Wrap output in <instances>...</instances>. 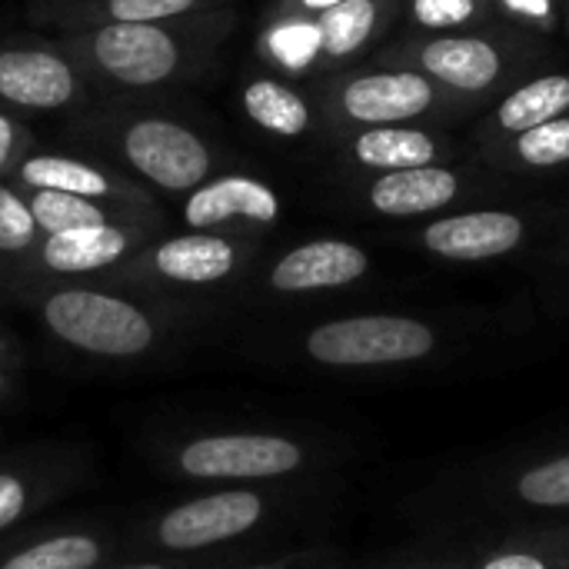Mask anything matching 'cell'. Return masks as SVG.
<instances>
[{
    "instance_id": "30bf717a",
    "label": "cell",
    "mask_w": 569,
    "mask_h": 569,
    "mask_svg": "<svg viewBox=\"0 0 569 569\" xmlns=\"http://www.w3.org/2000/svg\"><path fill=\"white\" fill-rule=\"evenodd\" d=\"M387 67H403L430 77L450 97H483L510 80L520 67V53L503 37L477 30L460 33H423L380 57Z\"/></svg>"
},
{
    "instance_id": "ba28073f",
    "label": "cell",
    "mask_w": 569,
    "mask_h": 569,
    "mask_svg": "<svg viewBox=\"0 0 569 569\" xmlns=\"http://www.w3.org/2000/svg\"><path fill=\"white\" fill-rule=\"evenodd\" d=\"M557 230L550 213L530 207H463L417 223L407 247L453 267H487L527 253Z\"/></svg>"
},
{
    "instance_id": "d6a6232c",
    "label": "cell",
    "mask_w": 569,
    "mask_h": 569,
    "mask_svg": "<svg viewBox=\"0 0 569 569\" xmlns=\"http://www.w3.org/2000/svg\"><path fill=\"white\" fill-rule=\"evenodd\" d=\"M543 277H547V287H550L553 300L569 313V230L557 233L553 243L547 247Z\"/></svg>"
},
{
    "instance_id": "ffe728a7",
    "label": "cell",
    "mask_w": 569,
    "mask_h": 569,
    "mask_svg": "<svg viewBox=\"0 0 569 569\" xmlns=\"http://www.w3.org/2000/svg\"><path fill=\"white\" fill-rule=\"evenodd\" d=\"M230 7L227 0H37L33 13L60 30L97 23H163L207 10Z\"/></svg>"
},
{
    "instance_id": "d590c367",
    "label": "cell",
    "mask_w": 569,
    "mask_h": 569,
    "mask_svg": "<svg viewBox=\"0 0 569 569\" xmlns=\"http://www.w3.org/2000/svg\"><path fill=\"white\" fill-rule=\"evenodd\" d=\"M113 569H223V560H193V557H187V560H147V563H123V567H113Z\"/></svg>"
},
{
    "instance_id": "4dcf8cb0",
    "label": "cell",
    "mask_w": 569,
    "mask_h": 569,
    "mask_svg": "<svg viewBox=\"0 0 569 569\" xmlns=\"http://www.w3.org/2000/svg\"><path fill=\"white\" fill-rule=\"evenodd\" d=\"M493 13L513 20L517 27L553 33L560 27V0H490Z\"/></svg>"
},
{
    "instance_id": "e575fe53",
    "label": "cell",
    "mask_w": 569,
    "mask_h": 569,
    "mask_svg": "<svg viewBox=\"0 0 569 569\" xmlns=\"http://www.w3.org/2000/svg\"><path fill=\"white\" fill-rule=\"evenodd\" d=\"M337 3H347V0H277V17L280 13H290V17H317Z\"/></svg>"
},
{
    "instance_id": "f1b7e54d",
    "label": "cell",
    "mask_w": 569,
    "mask_h": 569,
    "mask_svg": "<svg viewBox=\"0 0 569 569\" xmlns=\"http://www.w3.org/2000/svg\"><path fill=\"white\" fill-rule=\"evenodd\" d=\"M53 493L57 490H53V480L47 473L0 467V533L13 530L23 517H30Z\"/></svg>"
},
{
    "instance_id": "8fae6325",
    "label": "cell",
    "mask_w": 569,
    "mask_h": 569,
    "mask_svg": "<svg viewBox=\"0 0 569 569\" xmlns=\"http://www.w3.org/2000/svg\"><path fill=\"white\" fill-rule=\"evenodd\" d=\"M430 77L403 67L357 70L337 77L323 90V110L337 127L367 130V127H397L417 123L420 117L453 103Z\"/></svg>"
},
{
    "instance_id": "60d3db41",
    "label": "cell",
    "mask_w": 569,
    "mask_h": 569,
    "mask_svg": "<svg viewBox=\"0 0 569 569\" xmlns=\"http://www.w3.org/2000/svg\"><path fill=\"white\" fill-rule=\"evenodd\" d=\"M567 3H569V0H567Z\"/></svg>"
},
{
    "instance_id": "8d00e7d4",
    "label": "cell",
    "mask_w": 569,
    "mask_h": 569,
    "mask_svg": "<svg viewBox=\"0 0 569 569\" xmlns=\"http://www.w3.org/2000/svg\"><path fill=\"white\" fill-rule=\"evenodd\" d=\"M20 367V350L10 333L0 330V373H13Z\"/></svg>"
},
{
    "instance_id": "83f0119b",
    "label": "cell",
    "mask_w": 569,
    "mask_h": 569,
    "mask_svg": "<svg viewBox=\"0 0 569 569\" xmlns=\"http://www.w3.org/2000/svg\"><path fill=\"white\" fill-rule=\"evenodd\" d=\"M410 23L420 33H460L477 30L493 13L490 0H407Z\"/></svg>"
},
{
    "instance_id": "2e32d148",
    "label": "cell",
    "mask_w": 569,
    "mask_h": 569,
    "mask_svg": "<svg viewBox=\"0 0 569 569\" xmlns=\"http://www.w3.org/2000/svg\"><path fill=\"white\" fill-rule=\"evenodd\" d=\"M280 193L253 173H217L183 197L180 220L187 230L260 237L280 223Z\"/></svg>"
},
{
    "instance_id": "6da1fadb",
    "label": "cell",
    "mask_w": 569,
    "mask_h": 569,
    "mask_svg": "<svg viewBox=\"0 0 569 569\" xmlns=\"http://www.w3.org/2000/svg\"><path fill=\"white\" fill-rule=\"evenodd\" d=\"M523 330L520 313L497 307H370L303 323L283 357L333 377L430 380L493 360Z\"/></svg>"
},
{
    "instance_id": "74e56055",
    "label": "cell",
    "mask_w": 569,
    "mask_h": 569,
    "mask_svg": "<svg viewBox=\"0 0 569 569\" xmlns=\"http://www.w3.org/2000/svg\"><path fill=\"white\" fill-rule=\"evenodd\" d=\"M357 569H383V560H373V563H367V567H357Z\"/></svg>"
},
{
    "instance_id": "d4e9b609",
    "label": "cell",
    "mask_w": 569,
    "mask_h": 569,
    "mask_svg": "<svg viewBox=\"0 0 569 569\" xmlns=\"http://www.w3.org/2000/svg\"><path fill=\"white\" fill-rule=\"evenodd\" d=\"M23 197L30 203V213L37 220L40 237L80 230V227H100V223H123V220L163 227L160 210L127 207V203H110V200H90V197H73V193H57V190H27Z\"/></svg>"
},
{
    "instance_id": "e0dca14e",
    "label": "cell",
    "mask_w": 569,
    "mask_h": 569,
    "mask_svg": "<svg viewBox=\"0 0 569 569\" xmlns=\"http://www.w3.org/2000/svg\"><path fill=\"white\" fill-rule=\"evenodd\" d=\"M7 183L17 190H57V193H73V197H90V200H110V203H127V207H143V210H160L157 193L147 190L143 183H133L117 167L73 157V153H57V150H30L20 157V163L10 170Z\"/></svg>"
},
{
    "instance_id": "1f68e13d",
    "label": "cell",
    "mask_w": 569,
    "mask_h": 569,
    "mask_svg": "<svg viewBox=\"0 0 569 569\" xmlns=\"http://www.w3.org/2000/svg\"><path fill=\"white\" fill-rule=\"evenodd\" d=\"M30 150H33V137L27 133V127L13 113L0 110V180H7L10 170L20 163V157H27Z\"/></svg>"
},
{
    "instance_id": "ab89813d",
    "label": "cell",
    "mask_w": 569,
    "mask_h": 569,
    "mask_svg": "<svg viewBox=\"0 0 569 569\" xmlns=\"http://www.w3.org/2000/svg\"><path fill=\"white\" fill-rule=\"evenodd\" d=\"M567 23H569V13H567Z\"/></svg>"
},
{
    "instance_id": "7c38bea8",
    "label": "cell",
    "mask_w": 569,
    "mask_h": 569,
    "mask_svg": "<svg viewBox=\"0 0 569 569\" xmlns=\"http://www.w3.org/2000/svg\"><path fill=\"white\" fill-rule=\"evenodd\" d=\"M90 77L60 47L47 40L0 43V110L63 113L90 100Z\"/></svg>"
},
{
    "instance_id": "3957f363",
    "label": "cell",
    "mask_w": 569,
    "mask_h": 569,
    "mask_svg": "<svg viewBox=\"0 0 569 569\" xmlns=\"http://www.w3.org/2000/svg\"><path fill=\"white\" fill-rule=\"evenodd\" d=\"M237 30V10L220 7L163 23H97L60 30V47L110 90H157L200 73Z\"/></svg>"
},
{
    "instance_id": "9a60e30c",
    "label": "cell",
    "mask_w": 569,
    "mask_h": 569,
    "mask_svg": "<svg viewBox=\"0 0 569 569\" xmlns=\"http://www.w3.org/2000/svg\"><path fill=\"white\" fill-rule=\"evenodd\" d=\"M477 190H480V183L463 177L450 163H430V167L367 177L357 187V203L367 213L383 217V220L423 223L430 217L457 210Z\"/></svg>"
},
{
    "instance_id": "603a6c76",
    "label": "cell",
    "mask_w": 569,
    "mask_h": 569,
    "mask_svg": "<svg viewBox=\"0 0 569 569\" xmlns=\"http://www.w3.org/2000/svg\"><path fill=\"white\" fill-rule=\"evenodd\" d=\"M393 0H347L310 17L317 33V67H333L363 53L387 27Z\"/></svg>"
},
{
    "instance_id": "484cf974",
    "label": "cell",
    "mask_w": 569,
    "mask_h": 569,
    "mask_svg": "<svg viewBox=\"0 0 569 569\" xmlns=\"http://www.w3.org/2000/svg\"><path fill=\"white\" fill-rule=\"evenodd\" d=\"M487 157L493 167L510 173H543L569 167V113L490 147Z\"/></svg>"
},
{
    "instance_id": "f546056e",
    "label": "cell",
    "mask_w": 569,
    "mask_h": 569,
    "mask_svg": "<svg viewBox=\"0 0 569 569\" xmlns=\"http://www.w3.org/2000/svg\"><path fill=\"white\" fill-rule=\"evenodd\" d=\"M383 569H463V560L457 537L447 530H433L427 540L383 557Z\"/></svg>"
},
{
    "instance_id": "d6986e66",
    "label": "cell",
    "mask_w": 569,
    "mask_h": 569,
    "mask_svg": "<svg viewBox=\"0 0 569 569\" xmlns=\"http://www.w3.org/2000/svg\"><path fill=\"white\" fill-rule=\"evenodd\" d=\"M453 157L450 143L427 127L417 123H397V127H367L357 130L347 140V163L377 177V173H397L430 163H447Z\"/></svg>"
},
{
    "instance_id": "44dd1931",
    "label": "cell",
    "mask_w": 569,
    "mask_h": 569,
    "mask_svg": "<svg viewBox=\"0 0 569 569\" xmlns=\"http://www.w3.org/2000/svg\"><path fill=\"white\" fill-rule=\"evenodd\" d=\"M569 113V73H543L517 83L480 127L483 150Z\"/></svg>"
},
{
    "instance_id": "9c48e42d",
    "label": "cell",
    "mask_w": 569,
    "mask_h": 569,
    "mask_svg": "<svg viewBox=\"0 0 569 569\" xmlns=\"http://www.w3.org/2000/svg\"><path fill=\"white\" fill-rule=\"evenodd\" d=\"M257 250L260 237L250 233L183 230L163 240H150L113 273V280L157 290H210L243 277L257 260Z\"/></svg>"
},
{
    "instance_id": "5b68a950",
    "label": "cell",
    "mask_w": 569,
    "mask_h": 569,
    "mask_svg": "<svg viewBox=\"0 0 569 569\" xmlns=\"http://www.w3.org/2000/svg\"><path fill=\"white\" fill-rule=\"evenodd\" d=\"M343 460V447L327 437L283 430H233L200 433L183 440L170 467L193 483L223 487H287L310 483Z\"/></svg>"
},
{
    "instance_id": "cb8c5ba5",
    "label": "cell",
    "mask_w": 569,
    "mask_h": 569,
    "mask_svg": "<svg viewBox=\"0 0 569 569\" xmlns=\"http://www.w3.org/2000/svg\"><path fill=\"white\" fill-rule=\"evenodd\" d=\"M240 110L263 133L280 140H297L313 130L310 100L277 73H253L240 83Z\"/></svg>"
},
{
    "instance_id": "4fadbf2b",
    "label": "cell",
    "mask_w": 569,
    "mask_h": 569,
    "mask_svg": "<svg viewBox=\"0 0 569 569\" xmlns=\"http://www.w3.org/2000/svg\"><path fill=\"white\" fill-rule=\"evenodd\" d=\"M370 277L373 257L367 247L343 237H317L277 253L257 273V290L270 300H313L350 293Z\"/></svg>"
},
{
    "instance_id": "5bb4252c",
    "label": "cell",
    "mask_w": 569,
    "mask_h": 569,
    "mask_svg": "<svg viewBox=\"0 0 569 569\" xmlns=\"http://www.w3.org/2000/svg\"><path fill=\"white\" fill-rule=\"evenodd\" d=\"M157 230L160 223L123 220V223H100V227L50 233L40 240L27 277L87 280V277L117 273L130 257H137L153 240Z\"/></svg>"
},
{
    "instance_id": "ac0fdd59",
    "label": "cell",
    "mask_w": 569,
    "mask_h": 569,
    "mask_svg": "<svg viewBox=\"0 0 569 569\" xmlns=\"http://www.w3.org/2000/svg\"><path fill=\"white\" fill-rule=\"evenodd\" d=\"M447 533L457 537L463 569H569V520Z\"/></svg>"
},
{
    "instance_id": "52a82bcc",
    "label": "cell",
    "mask_w": 569,
    "mask_h": 569,
    "mask_svg": "<svg viewBox=\"0 0 569 569\" xmlns=\"http://www.w3.org/2000/svg\"><path fill=\"white\" fill-rule=\"evenodd\" d=\"M310 490H313L310 483L223 487V490L183 500L163 510L160 517H153L140 537V547L170 553V557H197L217 547H230L297 513L310 500Z\"/></svg>"
},
{
    "instance_id": "7a4b0ae2",
    "label": "cell",
    "mask_w": 569,
    "mask_h": 569,
    "mask_svg": "<svg viewBox=\"0 0 569 569\" xmlns=\"http://www.w3.org/2000/svg\"><path fill=\"white\" fill-rule=\"evenodd\" d=\"M423 510L437 530L569 520V433L447 470L427 487Z\"/></svg>"
},
{
    "instance_id": "7402d4cb",
    "label": "cell",
    "mask_w": 569,
    "mask_h": 569,
    "mask_svg": "<svg viewBox=\"0 0 569 569\" xmlns=\"http://www.w3.org/2000/svg\"><path fill=\"white\" fill-rule=\"evenodd\" d=\"M113 553L117 540L110 533L70 527L0 550V569H100Z\"/></svg>"
},
{
    "instance_id": "8992f818",
    "label": "cell",
    "mask_w": 569,
    "mask_h": 569,
    "mask_svg": "<svg viewBox=\"0 0 569 569\" xmlns=\"http://www.w3.org/2000/svg\"><path fill=\"white\" fill-rule=\"evenodd\" d=\"M77 130L110 150L113 160L153 193L187 197L203 180L217 177L223 163L217 143L200 127L160 110H117L83 120Z\"/></svg>"
},
{
    "instance_id": "f35d334b",
    "label": "cell",
    "mask_w": 569,
    "mask_h": 569,
    "mask_svg": "<svg viewBox=\"0 0 569 569\" xmlns=\"http://www.w3.org/2000/svg\"><path fill=\"white\" fill-rule=\"evenodd\" d=\"M567 13H569V3H567Z\"/></svg>"
},
{
    "instance_id": "277c9868",
    "label": "cell",
    "mask_w": 569,
    "mask_h": 569,
    "mask_svg": "<svg viewBox=\"0 0 569 569\" xmlns=\"http://www.w3.org/2000/svg\"><path fill=\"white\" fill-rule=\"evenodd\" d=\"M30 303L53 340L97 360H143L170 337L160 307L100 283L53 280L37 287Z\"/></svg>"
},
{
    "instance_id": "4316f807",
    "label": "cell",
    "mask_w": 569,
    "mask_h": 569,
    "mask_svg": "<svg viewBox=\"0 0 569 569\" xmlns=\"http://www.w3.org/2000/svg\"><path fill=\"white\" fill-rule=\"evenodd\" d=\"M40 240L43 237L37 230L27 197L13 183L0 180V270L13 267L30 273Z\"/></svg>"
},
{
    "instance_id": "836d02e7",
    "label": "cell",
    "mask_w": 569,
    "mask_h": 569,
    "mask_svg": "<svg viewBox=\"0 0 569 569\" xmlns=\"http://www.w3.org/2000/svg\"><path fill=\"white\" fill-rule=\"evenodd\" d=\"M240 569H347L340 553L330 547H317V550H297V553H283L277 560H263V563H250Z\"/></svg>"
}]
</instances>
